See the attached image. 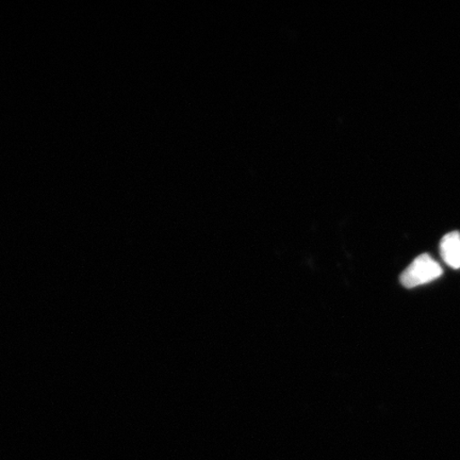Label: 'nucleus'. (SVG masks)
<instances>
[{
  "label": "nucleus",
  "mask_w": 460,
  "mask_h": 460,
  "mask_svg": "<svg viewBox=\"0 0 460 460\" xmlns=\"http://www.w3.org/2000/svg\"><path fill=\"white\" fill-rule=\"evenodd\" d=\"M440 254L448 267L460 269V234L448 233L440 243Z\"/></svg>",
  "instance_id": "obj_2"
},
{
  "label": "nucleus",
  "mask_w": 460,
  "mask_h": 460,
  "mask_svg": "<svg viewBox=\"0 0 460 460\" xmlns=\"http://www.w3.org/2000/svg\"><path fill=\"white\" fill-rule=\"evenodd\" d=\"M442 268L428 254L419 256L401 275V283L408 289L430 283L441 278Z\"/></svg>",
  "instance_id": "obj_1"
}]
</instances>
